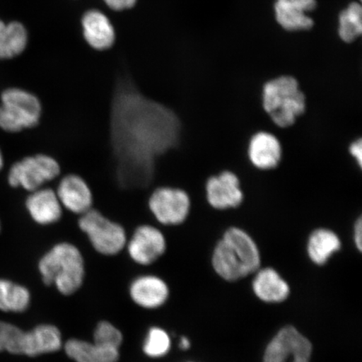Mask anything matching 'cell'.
Returning <instances> with one entry per match:
<instances>
[{"instance_id":"10","label":"cell","mask_w":362,"mask_h":362,"mask_svg":"<svg viewBox=\"0 0 362 362\" xmlns=\"http://www.w3.org/2000/svg\"><path fill=\"white\" fill-rule=\"evenodd\" d=\"M129 255L136 264L151 265L164 255L166 240L160 229L151 225H141L135 229L127 242Z\"/></svg>"},{"instance_id":"33","label":"cell","mask_w":362,"mask_h":362,"mask_svg":"<svg viewBox=\"0 0 362 362\" xmlns=\"http://www.w3.org/2000/svg\"><path fill=\"white\" fill-rule=\"evenodd\" d=\"M0 230H1V224H0Z\"/></svg>"},{"instance_id":"16","label":"cell","mask_w":362,"mask_h":362,"mask_svg":"<svg viewBox=\"0 0 362 362\" xmlns=\"http://www.w3.org/2000/svg\"><path fill=\"white\" fill-rule=\"evenodd\" d=\"M129 294L136 305L147 310H155L165 304L170 296L168 285L155 275L136 278L129 287Z\"/></svg>"},{"instance_id":"11","label":"cell","mask_w":362,"mask_h":362,"mask_svg":"<svg viewBox=\"0 0 362 362\" xmlns=\"http://www.w3.org/2000/svg\"><path fill=\"white\" fill-rule=\"evenodd\" d=\"M56 192L62 206L71 214L83 215L93 208L94 193L87 180L76 173L59 181Z\"/></svg>"},{"instance_id":"13","label":"cell","mask_w":362,"mask_h":362,"mask_svg":"<svg viewBox=\"0 0 362 362\" xmlns=\"http://www.w3.org/2000/svg\"><path fill=\"white\" fill-rule=\"evenodd\" d=\"M316 7V0H275V19L281 28L289 33L310 30L315 25L310 13Z\"/></svg>"},{"instance_id":"5","label":"cell","mask_w":362,"mask_h":362,"mask_svg":"<svg viewBox=\"0 0 362 362\" xmlns=\"http://www.w3.org/2000/svg\"><path fill=\"white\" fill-rule=\"evenodd\" d=\"M40 99L29 90L11 88L4 90L0 104V128L8 133L33 129L42 120Z\"/></svg>"},{"instance_id":"24","label":"cell","mask_w":362,"mask_h":362,"mask_svg":"<svg viewBox=\"0 0 362 362\" xmlns=\"http://www.w3.org/2000/svg\"><path fill=\"white\" fill-rule=\"evenodd\" d=\"M362 34V7L360 3L352 2L339 13L338 35L343 42L351 44Z\"/></svg>"},{"instance_id":"31","label":"cell","mask_w":362,"mask_h":362,"mask_svg":"<svg viewBox=\"0 0 362 362\" xmlns=\"http://www.w3.org/2000/svg\"><path fill=\"white\" fill-rule=\"evenodd\" d=\"M191 347V341L187 337H182L180 339V348L181 350H188Z\"/></svg>"},{"instance_id":"20","label":"cell","mask_w":362,"mask_h":362,"mask_svg":"<svg viewBox=\"0 0 362 362\" xmlns=\"http://www.w3.org/2000/svg\"><path fill=\"white\" fill-rule=\"evenodd\" d=\"M253 291L257 297L267 303L283 302L289 296L288 284L277 272L266 268L257 272L252 283Z\"/></svg>"},{"instance_id":"23","label":"cell","mask_w":362,"mask_h":362,"mask_svg":"<svg viewBox=\"0 0 362 362\" xmlns=\"http://www.w3.org/2000/svg\"><path fill=\"white\" fill-rule=\"evenodd\" d=\"M31 300L29 289L7 279H0V310L21 313Z\"/></svg>"},{"instance_id":"8","label":"cell","mask_w":362,"mask_h":362,"mask_svg":"<svg viewBox=\"0 0 362 362\" xmlns=\"http://www.w3.org/2000/svg\"><path fill=\"white\" fill-rule=\"evenodd\" d=\"M148 207L162 225L182 224L191 211V198L184 189L171 187L153 189L148 199Z\"/></svg>"},{"instance_id":"19","label":"cell","mask_w":362,"mask_h":362,"mask_svg":"<svg viewBox=\"0 0 362 362\" xmlns=\"http://www.w3.org/2000/svg\"><path fill=\"white\" fill-rule=\"evenodd\" d=\"M63 347L68 357L75 362H117L120 356L117 348L79 339H69Z\"/></svg>"},{"instance_id":"32","label":"cell","mask_w":362,"mask_h":362,"mask_svg":"<svg viewBox=\"0 0 362 362\" xmlns=\"http://www.w3.org/2000/svg\"><path fill=\"white\" fill-rule=\"evenodd\" d=\"M4 165V158L1 151H0V170H2Z\"/></svg>"},{"instance_id":"21","label":"cell","mask_w":362,"mask_h":362,"mask_svg":"<svg viewBox=\"0 0 362 362\" xmlns=\"http://www.w3.org/2000/svg\"><path fill=\"white\" fill-rule=\"evenodd\" d=\"M29 35L21 22L0 20V60H8L21 55L27 47Z\"/></svg>"},{"instance_id":"1","label":"cell","mask_w":362,"mask_h":362,"mask_svg":"<svg viewBox=\"0 0 362 362\" xmlns=\"http://www.w3.org/2000/svg\"><path fill=\"white\" fill-rule=\"evenodd\" d=\"M180 134V121L170 108L146 97L130 81H122L115 88L110 137L122 187L151 184L157 158L177 146Z\"/></svg>"},{"instance_id":"30","label":"cell","mask_w":362,"mask_h":362,"mask_svg":"<svg viewBox=\"0 0 362 362\" xmlns=\"http://www.w3.org/2000/svg\"><path fill=\"white\" fill-rule=\"evenodd\" d=\"M354 240L357 249L361 252L362 248V220L360 217L356 221L354 228Z\"/></svg>"},{"instance_id":"27","label":"cell","mask_w":362,"mask_h":362,"mask_svg":"<svg viewBox=\"0 0 362 362\" xmlns=\"http://www.w3.org/2000/svg\"><path fill=\"white\" fill-rule=\"evenodd\" d=\"M123 341V334L108 321H101L94 330L93 342L99 345L119 349Z\"/></svg>"},{"instance_id":"28","label":"cell","mask_w":362,"mask_h":362,"mask_svg":"<svg viewBox=\"0 0 362 362\" xmlns=\"http://www.w3.org/2000/svg\"><path fill=\"white\" fill-rule=\"evenodd\" d=\"M103 2L112 11H123L133 8L137 0H103Z\"/></svg>"},{"instance_id":"4","label":"cell","mask_w":362,"mask_h":362,"mask_svg":"<svg viewBox=\"0 0 362 362\" xmlns=\"http://www.w3.org/2000/svg\"><path fill=\"white\" fill-rule=\"evenodd\" d=\"M262 99L267 115L279 128L293 126L306 110L305 95L292 76H280L267 81Z\"/></svg>"},{"instance_id":"15","label":"cell","mask_w":362,"mask_h":362,"mask_svg":"<svg viewBox=\"0 0 362 362\" xmlns=\"http://www.w3.org/2000/svg\"><path fill=\"white\" fill-rule=\"evenodd\" d=\"M25 207L31 219L42 226L58 223L63 214V207L56 189L49 187H42L30 192Z\"/></svg>"},{"instance_id":"29","label":"cell","mask_w":362,"mask_h":362,"mask_svg":"<svg viewBox=\"0 0 362 362\" xmlns=\"http://www.w3.org/2000/svg\"><path fill=\"white\" fill-rule=\"evenodd\" d=\"M351 156L355 158L360 168L362 166V140L358 139L351 144L349 147Z\"/></svg>"},{"instance_id":"22","label":"cell","mask_w":362,"mask_h":362,"mask_svg":"<svg viewBox=\"0 0 362 362\" xmlns=\"http://www.w3.org/2000/svg\"><path fill=\"white\" fill-rule=\"evenodd\" d=\"M341 247V240L336 233L328 229L320 228L310 235L308 242V253L315 264L324 265Z\"/></svg>"},{"instance_id":"7","label":"cell","mask_w":362,"mask_h":362,"mask_svg":"<svg viewBox=\"0 0 362 362\" xmlns=\"http://www.w3.org/2000/svg\"><path fill=\"white\" fill-rule=\"evenodd\" d=\"M78 226L95 250L103 255H117L128 242L124 226L94 208L80 216Z\"/></svg>"},{"instance_id":"26","label":"cell","mask_w":362,"mask_h":362,"mask_svg":"<svg viewBox=\"0 0 362 362\" xmlns=\"http://www.w3.org/2000/svg\"><path fill=\"white\" fill-rule=\"evenodd\" d=\"M24 332L16 325L0 321V352L8 351L11 354H21Z\"/></svg>"},{"instance_id":"17","label":"cell","mask_w":362,"mask_h":362,"mask_svg":"<svg viewBox=\"0 0 362 362\" xmlns=\"http://www.w3.org/2000/svg\"><path fill=\"white\" fill-rule=\"evenodd\" d=\"M282 155L281 144L273 134L261 131L253 134L249 141V160L257 169H275L281 161Z\"/></svg>"},{"instance_id":"6","label":"cell","mask_w":362,"mask_h":362,"mask_svg":"<svg viewBox=\"0 0 362 362\" xmlns=\"http://www.w3.org/2000/svg\"><path fill=\"white\" fill-rule=\"evenodd\" d=\"M62 174L61 163L48 153L26 156L11 166L8 181L13 188L33 192L55 180Z\"/></svg>"},{"instance_id":"12","label":"cell","mask_w":362,"mask_h":362,"mask_svg":"<svg viewBox=\"0 0 362 362\" xmlns=\"http://www.w3.org/2000/svg\"><path fill=\"white\" fill-rule=\"evenodd\" d=\"M206 194L208 203L217 210L238 207L244 197L238 175L229 170L208 179Z\"/></svg>"},{"instance_id":"9","label":"cell","mask_w":362,"mask_h":362,"mask_svg":"<svg viewBox=\"0 0 362 362\" xmlns=\"http://www.w3.org/2000/svg\"><path fill=\"white\" fill-rule=\"evenodd\" d=\"M311 354L309 339L288 325L280 329L267 346L264 362H310Z\"/></svg>"},{"instance_id":"3","label":"cell","mask_w":362,"mask_h":362,"mask_svg":"<svg viewBox=\"0 0 362 362\" xmlns=\"http://www.w3.org/2000/svg\"><path fill=\"white\" fill-rule=\"evenodd\" d=\"M38 269L47 286L55 285L63 296H71L81 287L85 278L83 255L74 244L61 243L45 253Z\"/></svg>"},{"instance_id":"2","label":"cell","mask_w":362,"mask_h":362,"mask_svg":"<svg viewBox=\"0 0 362 362\" xmlns=\"http://www.w3.org/2000/svg\"><path fill=\"white\" fill-rule=\"evenodd\" d=\"M256 243L243 230L230 228L215 247L212 265L226 281H237L255 273L260 267Z\"/></svg>"},{"instance_id":"14","label":"cell","mask_w":362,"mask_h":362,"mask_svg":"<svg viewBox=\"0 0 362 362\" xmlns=\"http://www.w3.org/2000/svg\"><path fill=\"white\" fill-rule=\"evenodd\" d=\"M83 37L90 48L105 52L113 47L116 40L115 27L105 13L90 10L81 18Z\"/></svg>"},{"instance_id":"25","label":"cell","mask_w":362,"mask_h":362,"mask_svg":"<svg viewBox=\"0 0 362 362\" xmlns=\"http://www.w3.org/2000/svg\"><path fill=\"white\" fill-rule=\"evenodd\" d=\"M170 347V337L164 329L152 327L148 329L143 345L144 354L151 358H160L168 354Z\"/></svg>"},{"instance_id":"18","label":"cell","mask_w":362,"mask_h":362,"mask_svg":"<svg viewBox=\"0 0 362 362\" xmlns=\"http://www.w3.org/2000/svg\"><path fill=\"white\" fill-rule=\"evenodd\" d=\"M62 333L53 325H40L24 332L21 354L31 357L60 351L62 348Z\"/></svg>"}]
</instances>
